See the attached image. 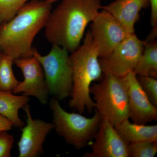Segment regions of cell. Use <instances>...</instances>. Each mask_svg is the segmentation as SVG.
I'll return each mask as SVG.
<instances>
[{"label":"cell","instance_id":"1","mask_svg":"<svg viewBox=\"0 0 157 157\" xmlns=\"http://www.w3.org/2000/svg\"><path fill=\"white\" fill-rule=\"evenodd\" d=\"M101 7V0H62L48 16L45 38L52 45L72 53L80 45L86 27Z\"/></svg>","mask_w":157,"mask_h":157},{"label":"cell","instance_id":"2","mask_svg":"<svg viewBox=\"0 0 157 157\" xmlns=\"http://www.w3.org/2000/svg\"><path fill=\"white\" fill-rule=\"evenodd\" d=\"M52 9L45 0H32L15 16L0 24V51L13 59L33 56L34 38L45 27Z\"/></svg>","mask_w":157,"mask_h":157},{"label":"cell","instance_id":"3","mask_svg":"<svg viewBox=\"0 0 157 157\" xmlns=\"http://www.w3.org/2000/svg\"><path fill=\"white\" fill-rule=\"evenodd\" d=\"M71 53L73 85L69 107L81 114L86 110L91 113L95 104L91 97L90 87L93 82L102 78L103 71L90 30L86 34L82 45Z\"/></svg>","mask_w":157,"mask_h":157},{"label":"cell","instance_id":"4","mask_svg":"<svg viewBox=\"0 0 157 157\" xmlns=\"http://www.w3.org/2000/svg\"><path fill=\"white\" fill-rule=\"evenodd\" d=\"M100 82L92 84L90 92L93 95L95 109L102 119L114 126L129 118L128 97L124 77L115 76L103 70Z\"/></svg>","mask_w":157,"mask_h":157},{"label":"cell","instance_id":"5","mask_svg":"<svg viewBox=\"0 0 157 157\" xmlns=\"http://www.w3.org/2000/svg\"><path fill=\"white\" fill-rule=\"evenodd\" d=\"M49 107L52 111L54 129L68 144L76 149L85 147L91 141L102 120L96 110L90 118L80 113L67 112L54 98L50 100Z\"/></svg>","mask_w":157,"mask_h":157},{"label":"cell","instance_id":"6","mask_svg":"<svg viewBox=\"0 0 157 157\" xmlns=\"http://www.w3.org/2000/svg\"><path fill=\"white\" fill-rule=\"evenodd\" d=\"M69 53L60 46L52 45L49 53L42 56L34 48L33 56L42 66L49 94L59 101L70 97L73 88Z\"/></svg>","mask_w":157,"mask_h":157},{"label":"cell","instance_id":"7","mask_svg":"<svg viewBox=\"0 0 157 157\" xmlns=\"http://www.w3.org/2000/svg\"><path fill=\"white\" fill-rule=\"evenodd\" d=\"M144 48V41L135 33L130 34L107 56L100 58L102 70L124 77L133 72Z\"/></svg>","mask_w":157,"mask_h":157},{"label":"cell","instance_id":"8","mask_svg":"<svg viewBox=\"0 0 157 157\" xmlns=\"http://www.w3.org/2000/svg\"><path fill=\"white\" fill-rule=\"evenodd\" d=\"M91 22L90 31L100 58L107 56L130 35L112 14L104 9Z\"/></svg>","mask_w":157,"mask_h":157},{"label":"cell","instance_id":"9","mask_svg":"<svg viewBox=\"0 0 157 157\" xmlns=\"http://www.w3.org/2000/svg\"><path fill=\"white\" fill-rule=\"evenodd\" d=\"M89 144L91 151L85 157H129V144L107 120L102 119L93 138Z\"/></svg>","mask_w":157,"mask_h":157},{"label":"cell","instance_id":"10","mask_svg":"<svg viewBox=\"0 0 157 157\" xmlns=\"http://www.w3.org/2000/svg\"><path fill=\"white\" fill-rule=\"evenodd\" d=\"M14 63L21 70L24 79L19 82L13 94L21 93L24 95L33 96L42 104H47L49 93L44 72L38 60L33 56L14 60Z\"/></svg>","mask_w":157,"mask_h":157},{"label":"cell","instance_id":"11","mask_svg":"<svg viewBox=\"0 0 157 157\" xmlns=\"http://www.w3.org/2000/svg\"><path fill=\"white\" fill-rule=\"evenodd\" d=\"M26 115V125L21 128L18 143L19 157H36L44 151L43 146L47 135L54 129L52 123H48L32 117L29 106H24Z\"/></svg>","mask_w":157,"mask_h":157},{"label":"cell","instance_id":"12","mask_svg":"<svg viewBox=\"0 0 157 157\" xmlns=\"http://www.w3.org/2000/svg\"><path fill=\"white\" fill-rule=\"evenodd\" d=\"M124 78L128 94L129 119L134 123L141 124L157 121V107L141 87L137 76L132 72Z\"/></svg>","mask_w":157,"mask_h":157},{"label":"cell","instance_id":"13","mask_svg":"<svg viewBox=\"0 0 157 157\" xmlns=\"http://www.w3.org/2000/svg\"><path fill=\"white\" fill-rule=\"evenodd\" d=\"M149 5V0H116L102 6L112 14L129 34L135 33V26L139 19L140 12Z\"/></svg>","mask_w":157,"mask_h":157},{"label":"cell","instance_id":"14","mask_svg":"<svg viewBox=\"0 0 157 157\" xmlns=\"http://www.w3.org/2000/svg\"><path fill=\"white\" fill-rule=\"evenodd\" d=\"M114 127L129 144L157 141V125L134 123L127 118Z\"/></svg>","mask_w":157,"mask_h":157},{"label":"cell","instance_id":"15","mask_svg":"<svg viewBox=\"0 0 157 157\" xmlns=\"http://www.w3.org/2000/svg\"><path fill=\"white\" fill-rule=\"evenodd\" d=\"M29 101L28 96H16L12 92L0 91V114L9 118L14 127L21 128L25 124L20 118L18 111Z\"/></svg>","mask_w":157,"mask_h":157},{"label":"cell","instance_id":"16","mask_svg":"<svg viewBox=\"0 0 157 157\" xmlns=\"http://www.w3.org/2000/svg\"><path fill=\"white\" fill-rule=\"evenodd\" d=\"M144 48L134 73L137 76L157 78V43L156 40L145 42Z\"/></svg>","mask_w":157,"mask_h":157},{"label":"cell","instance_id":"17","mask_svg":"<svg viewBox=\"0 0 157 157\" xmlns=\"http://www.w3.org/2000/svg\"><path fill=\"white\" fill-rule=\"evenodd\" d=\"M14 61L11 56L0 51V91L12 93L19 83L12 69Z\"/></svg>","mask_w":157,"mask_h":157},{"label":"cell","instance_id":"18","mask_svg":"<svg viewBox=\"0 0 157 157\" xmlns=\"http://www.w3.org/2000/svg\"><path fill=\"white\" fill-rule=\"evenodd\" d=\"M29 0H0V24L8 22L16 15Z\"/></svg>","mask_w":157,"mask_h":157},{"label":"cell","instance_id":"19","mask_svg":"<svg viewBox=\"0 0 157 157\" xmlns=\"http://www.w3.org/2000/svg\"><path fill=\"white\" fill-rule=\"evenodd\" d=\"M157 153V141H144L129 144V157H154Z\"/></svg>","mask_w":157,"mask_h":157},{"label":"cell","instance_id":"20","mask_svg":"<svg viewBox=\"0 0 157 157\" xmlns=\"http://www.w3.org/2000/svg\"><path fill=\"white\" fill-rule=\"evenodd\" d=\"M137 79L150 101L157 107V79L151 76H137Z\"/></svg>","mask_w":157,"mask_h":157},{"label":"cell","instance_id":"21","mask_svg":"<svg viewBox=\"0 0 157 157\" xmlns=\"http://www.w3.org/2000/svg\"><path fill=\"white\" fill-rule=\"evenodd\" d=\"M14 139L6 131L0 132V157H11Z\"/></svg>","mask_w":157,"mask_h":157},{"label":"cell","instance_id":"22","mask_svg":"<svg viewBox=\"0 0 157 157\" xmlns=\"http://www.w3.org/2000/svg\"><path fill=\"white\" fill-rule=\"evenodd\" d=\"M151 6V24L153 28L157 27V0H149Z\"/></svg>","mask_w":157,"mask_h":157},{"label":"cell","instance_id":"23","mask_svg":"<svg viewBox=\"0 0 157 157\" xmlns=\"http://www.w3.org/2000/svg\"><path fill=\"white\" fill-rule=\"evenodd\" d=\"M14 127L13 123L8 118L0 114V132L11 130Z\"/></svg>","mask_w":157,"mask_h":157},{"label":"cell","instance_id":"24","mask_svg":"<svg viewBox=\"0 0 157 157\" xmlns=\"http://www.w3.org/2000/svg\"><path fill=\"white\" fill-rule=\"evenodd\" d=\"M45 1H47V2H48L52 4V3L56 2V1H59V0H45Z\"/></svg>","mask_w":157,"mask_h":157},{"label":"cell","instance_id":"25","mask_svg":"<svg viewBox=\"0 0 157 157\" xmlns=\"http://www.w3.org/2000/svg\"></svg>","mask_w":157,"mask_h":157}]
</instances>
